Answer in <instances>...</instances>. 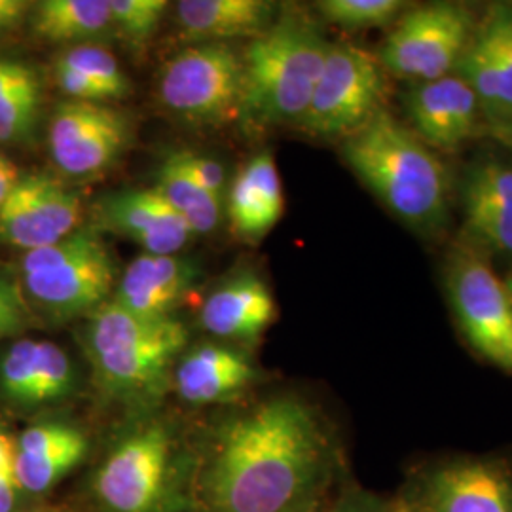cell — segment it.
Wrapping results in <instances>:
<instances>
[{
  "label": "cell",
  "mask_w": 512,
  "mask_h": 512,
  "mask_svg": "<svg viewBox=\"0 0 512 512\" xmlns=\"http://www.w3.org/2000/svg\"><path fill=\"white\" fill-rule=\"evenodd\" d=\"M332 465L315 412L283 395L220 427L194 494L203 512H291L323 495Z\"/></svg>",
  "instance_id": "obj_1"
},
{
  "label": "cell",
  "mask_w": 512,
  "mask_h": 512,
  "mask_svg": "<svg viewBox=\"0 0 512 512\" xmlns=\"http://www.w3.org/2000/svg\"><path fill=\"white\" fill-rule=\"evenodd\" d=\"M342 156L359 181L418 234H437L448 219L446 165L420 137L382 109L344 139Z\"/></svg>",
  "instance_id": "obj_2"
},
{
  "label": "cell",
  "mask_w": 512,
  "mask_h": 512,
  "mask_svg": "<svg viewBox=\"0 0 512 512\" xmlns=\"http://www.w3.org/2000/svg\"><path fill=\"white\" fill-rule=\"evenodd\" d=\"M330 42L306 14L293 10L241 55V112L249 126L300 124L310 107Z\"/></svg>",
  "instance_id": "obj_3"
},
{
  "label": "cell",
  "mask_w": 512,
  "mask_h": 512,
  "mask_svg": "<svg viewBox=\"0 0 512 512\" xmlns=\"http://www.w3.org/2000/svg\"><path fill=\"white\" fill-rule=\"evenodd\" d=\"M188 332L175 317H147L114 300L92 313L86 353L97 385L116 401L147 406L164 397Z\"/></svg>",
  "instance_id": "obj_4"
},
{
  "label": "cell",
  "mask_w": 512,
  "mask_h": 512,
  "mask_svg": "<svg viewBox=\"0 0 512 512\" xmlns=\"http://www.w3.org/2000/svg\"><path fill=\"white\" fill-rule=\"evenodd\" d=\"M188 461L162 421L116 440L93 476L101 512H179Z\"/></svg>",
  "instance_id": "obj_5"
},
{
  "label": "cell",
  "mask_w": 512,
  "mask_h": 512,
  "mask_svg": "<svg viewBox=\"0 0 512 512\" xmlns=\"http://www.w3.org/2000/svg\"><path fill=\"white\" fill-rule=\"evenodd\" d=\"M446 291L469 346L512 374V298L486 255L459 241L446 262Z\"/></svg>",
  "instance_id": "obj_6"
},
{
  "label": "cell",
  "mask_w": 512,
  "mask_h": 512,
  "mask_svg": "<svg viewBox=\"0 0 512 512\" xmlns=\"http://www.w3.org/2000/svg\"><path fill=\"white\" fill-rule=\"evenodd\" d=\"M378 50L385 73L414 82L456 73L476 29L473 10L459 2H431L406 10Z\"/></svg>",
  "instance_id": "obj_7"
},
{
  "label": "cell",
  "mask_w": 512,
  "mask_h": 512,
  "mask_svg": "<svg viewBox=\"0 0 512 512\" xmlns=\"http://www.w3.org/2000/svg\"><path fill=\"white\" fill-rule=\"evenodd\" d=\"M385 71L378 55L348 42L330 44L300 128L313 137H349L384 109Z\"/></svg>",
  "instance_id": "obj_8"
},
{
  "label": "cell",
  "mask_w": 512,
  "mask_h": 512,
  "mask_svg": "<svg viewBox=\"0 0 512 512\" xmlns=\"http://www.w3.org/2000/svg\"><path fill=\"white\" fill-rule=\"evenodd\" d=\"M160 99L188 124L232 122L241 112V55L228 44L186 48L165 65Z\"/></svg>",
  "instance_id": "obj_9"
},
{
  "label": "cell",
  "mask_w": 512,
  "mask_h": 512,
  "mask_svg": "<svg viewBox=\"0 0 512 512\" xmlns=\"http://www.w3.org/2000/svg\"><path fill=\"white\" fill-rule=\"evenodd\" d=\"M116 268L97 232L86 230L80 243L54 266L23 275L29 302L54 321H69L99 310L112 287Z\"/></svg>",
  "instance_id": "obj_10"
},
{
  "label": "cell",
  "mask_w": 512,
  "mask_h": 512,
  "mask_svg": "<svg viewBox=\"0 0 512 512\" xmlns=\"http://www.w3.org/2000/svg\"><path fill=\"white\" fill-rule=\"evenodd\" d=\"M403 499L416 512H512V469L501 459H450L425 469Z\"/></svg>",
  "instance_id": "obj_11"
},
{
  "label": "cell",
  "mask_w": 512,
  "mask_h": 512,
  "mask_svg": "<svg viewBox=\"0 0 512 512\" xmlns=\"http://www.w3.org/2000/svg\"><path fill=\"white\" fill-rule=\"evenodd\" d=\"M129 135L124 112L99 103L65 101L55 110L48 145L65 175L92 177L120 160L129 147Z\"/></svg>",
  "instance_id": "obj_12"
},
{
  "label": "cell",
  "mask_w": 512,
  "mask_h": 512,
  "mask_svg": "<svg viewBox=\"0 0 512 512\" xmlns=\"http://www.w3.org/2000/svg\"><path fill=\"white\" fill-rule=\"evenodd\" d=\"M80 198L46 173L21 175L0 207V243L35 251L78 230Z\"/></svg>",
  "instance_id": "obj_13"
},
{
  "label": "cell",
  "mask_w": 512,
  "mask_h": 512,
  "mask_svg": "<svg viewBox=\"0 0 512 512\" xmlns=\"http://www.w3.org/2000/svg\"><path fill=\"white\" fill-rule=\"evenodd\" d=\"M456 74L475 92L482 116L497 126L512 112V4H492L476 23Z\"/></svg>",
  "instance_id": "obj_14"
},
{
  "label": "cell",
  "mask_w": 512,
  "mask_h": 512,
  "mask_svg": "<svg viewBox=\"0 0 512 512\" xmlns=\"http://www.w3.org/2000/svg\"><path fill=\"white\" fill-rule=\"evenodd\" d=\"M403 105L408 128L427 147L444 152H454L467 143L482 118L475 92L458 74L414 82L404 95Z\"/></svg>",
  "instance_id": "obj_15"
},
{
  "label": "cell",
  "mask_w": 512,
  "mask_h": 512,
  "mask_svg": "<svg viewBox=\"0 0 512 512\" xmlns=\"http://www.w3.org/2000/svg\"><path fill=\"white\" fill-rule=\"evenodd\" d=\"M463 241L486 253L512 255V165H471L461 184Z\"/></svg>",
  "instance_id": "obj_16"
},
{
  "label": "cell",
  "mask_w": 512,
  "mask_h": 512,
  "mask_svg": "<svg viewBox=\"0 0 512 512\" xmlns=\"http://www.w3.org/2000/svg\"><path fill=\"white\" fill-rule=\"evenodd\" d=\"M99 224L150 255H177L194 232L154 190H126L97 203Z\"/></svg>",
  "instance_id": "obj_17"
},
{
  "label": "cell",
  "mask_w": 512,
  "mask_h": 512,
  "mask_svg": "<svg viewBox=\"0 0 512 512\" xmlns=\"http://www.w3.org/2000/svg\"><path fill=\"white\" fill-rule=\"evenodd\" d=\"M88 454L86 435L69 423L44 421L16 442V480L23 494L40 495L74 471Z\"/></svg>",
  "instance_id": "obj_18"
},
{
  "label": "cell",
  "mask_w": 512,
  "mask_h": 512,
  "mask_svg": "<svg viewBox=\"0 0 512 512\" xmlns=\"http://www.w3.org/2000/svg\"><path fill=\"white\" fill-rule=\"evenodd\" d=\"M198 279V268L177 255L137 256L122 275L114 302L147 317H173Z\"/></svg>",
  "instance_id": "obj_19"
},
{
  "label": "cell",
  "mask_w": 512,
  "mask_h": 512,
  "mask_svg": "<svg viewBox=\"0 0 512 512\" xmlns=\"http://www.w3.org/2000/svg\"><path fill=\"white\" fill-rule=\"evenodd\" d=\"M255 378V365L245 353L207 344L184 355L175 370V387L186 403H224L241 395Z\"/></svg>",
  "instance_id": "obj_20"
},
{
  "label": "cell",
  "mask_w": 512,
  "mask_h": 512,
  "mask_svg": "<svg viewBox=\"0 0 512 512\" xmlns=\"http://www.w3.org/2000/svg\"><path fill=\"white\" fill-rule=\"evenodd\" d=\"M274 296L256 275H238L209 296L202 310V327L232 340H255L272 325Z\"/></svg>",
  "instance_id": "obj_21"
},
{
  "label": "cell",
  "mask_w": 512,
  "mask_h": 512,
  "mask_svg": "<svg viewBox=\"0 0 512 512\" xmlns=\"http://www.w3.org/2000/svg\"><path fill=\"white\" fill-rule=\"evenodd\" d=\"M275 8L264 0H183L177 19L183 35L200 44L260 37L274 23Z\"/></svg>",
  "instance_id": "obj_22"
},
{
  "label": "cell",
  "mask_w": 512,
  "mask_h": 512,
  "mask_svg": "<svg viewBox=\"0 0 512 512\" xmlns=\"http://www.w3.org/2000/svg\"><path fill=\"white\" fill-rule=\"evenodd\" d=\"M283 186L274 156L262 152L239 171L230 188L228 217L239 236L264 238L283 215Z\"/></svg>",
  "instance_id": "obj_23"
},
{
  "label": "cell",
  "mask_w": 512,
  "mask_h": 512,
  "mask_svg": "<svg viewBox=\"0 0 512 512\" xmlns=\"http://www.w3.org/2000/svg\"><path fill=\"white\" fill-rule=\"evenodd\" d=\"M35 35L52 44L82 46L103 37L110 23L107 0H46L37 4L31 16Z\"/></svg>",
  "instance_id": "obj_24"
},
{
  "label": "cell",
  "mask_w": 512,
  "mask_h": 512,
  "mask_svg": "<svg viewBox=\"0 0 512 512\" xmlns=\"http://www.w3.org/2000/svg\"><path fill=\"white\" fill-rule=\"evenodd\" d=\"M194 234H209L220 220L222 198L205 190L184 167L179 152L171 154L158 171L154 188Z\"/></svg>",
  "instance_id": "obj_25"
},
{
  "label": "cell",
  "mask_w": 512,
  "mask_h": 512,
  "mask_svg": "<svg viewBox=\"0 0 512 512\" xmlns=\"http://www.w3.org/2000/svg\"><path fill=\"white\" fill-rule=\"evenodd\" d=\"M76 389V368L67 351L54 342L38 340L37 372L27 410L59 403Z\"/></svg>",
  "instance_id": "obj_26"
},
{
  "label": "cell",
  "mask_w": 512,
  "mask_h": 512,
  "mask_svg": "<svg viewBox=\"0 0 512 512\" xmlns=\"http://www.w3.org/2000/svg\"><path fill=\"white\" fill-rule=\"evenodd\" d=\"M38 340L23 338L0 353V401L27 410L37 372Z\"/></svg>",
  "instance_id": "obj_27"
},
{
  "label": "cell",
  "mask_w": 512,
  "mask_h": 512,
  "mask_svg": "<svg viewBox=\"0 0 512 512\" xmlns=\"http://www.w3.org/2000/svg\"><path fill=\"white\" fill-rule=\"evenodd\" d=\"M317 8L332 25L348 31L384 27L406 12L401 0H323Z\"/></svg>",
  "instance_id": "obj_28"
},
{
  "label": "cell",
  "mask_w": 512,
  "mask_h": 512,
  "mask_svg": "<svg viewBox=\"0 0 512 512\" xmlns=\"http://www.w3.org/2000/svg\"><path fill=\"white\" fill-rule=\"evenodd\" d=\"M59 65L71 67L74 71L88 76L112 99H122L129 93V78L122 71L116 57L109 50L92 44L73 46L57 59Z\"/></svg>",
  "instance_id": "obj_29"
},
{
  "label": "cell",
  "mask_w": 512,
  "mask_h": 512,
  "mask_svg": "<svg viewBox=\"0 0 512 512\" xmlns=\"http://www.w3.org/2000/svg\"><path fill=\"white\" fill-rule=\"evenodd\" d=\"M112 27L131 44H145L167 10L165 0H107Z\"/></svg>",
  "instance_id": "obj_30"
},
{
  "label": "cell",
  "mask_w": 512,
  "mask_h": 512,
  "mask_svg": "<svg viewBox=\"0 0 512 512\" xmlns=\"http://www.w3.org/2000/svg\"><path fill=\"white\" fill-rule=\"evenodd\" d=\"M42 95L40 88L0 99V143L27 141L37 128Z\"/></svg>",
  "instance_id": "obj_31"
},
{
  "label": "cell",
  "mask_w": 512,
  "mask_h": 512,
  "mask_svg": "<svg viewBox=\"0 0 512 512\" xmlns=\"http://www.w3.org/2000/svg\"><path fill=\"white\" fill-rule=\"evenodd\" d=\"M27 325V300L18 283L0 274V340L16 336Z\"/></svg>",
  "instance_id": "obj_32"
},
{
  "label": "cell",
  "mask_w": 512,
  "mask_h": 512,
  "mask_svg": "<svg viewBox=\"0 0 512 512\" xmlns=\"http://www.w3.org/2000/svg\"><path fill=\"white\" fill-rule=\"evenodd\" d=\"M55 78L61 92L69 97V101H82V103H99L105 105L110 101L109 95L103 88H99L88 76H84L71 67L55 63Z\"/></svg>",
  "instance_id": "obj_33"
},
{
  "label": "cell",
  "mask_w": 512,
  "mask_h": 512,
  "mask_svg": "<svg viewBox=\"0 0 512 512\" xmlns=\"http://www.w3.org/2000/svg\"><path fill=\"white\" fill-rule=\"evenodd\" d=\"M179 158L183 162L186 171L202 184L205 190H209L211 194L222 198V190H224V179H226V173H224V167L213 160V158H207L202 154H194V152H179Z\"/></svg>",
  "instance_id": "obj_34"
},
{
  "label": "cell",
  "mask_w": 512,
  "mask_h": 512,
  "mask_svg": "<svg viewBox=\"0 0 512 512\" xmlns=\"http://www.w3.org/2000/svg\"><path fill=\"white\" fill-rule=\"evenodd\" d=\"M35 88H40V80L31 67L14 59H0V99Z\"/></svg>",
  "instance_id": "obj_35"
},
{
  "label": "cell",
  "mask_w": 512,
  "mask_h": 512,
  "mask_svg": "<svg viewBox=\"0 0 512 512\" xmlns=\"http://www.w3.org/2000/svg\"><path fill=\"white\" fill-rule=\"evenodd\" d=\"M330 512H399L397 501H387L380 495L353 488L340 497Z\"/></svg>",
  "instance_id": "obj_36"
},
{
  "label": "cell",
  "mask_w": 512,
  "mask_h": 512,
  "mask_svg": "<svg viewBox=\"0 0 512 512\" xmlns=\"http://www.w3.org/2000/svg\"><path fill=\"white\" fill-rule=\"evenodd\" d=\"M27 10H29V2L0 0V37L14 33L25 18Z\"/></svg>",
  "instance_id": "obj_37"
},
{
  "label": "cell",
  "mask_w": 512,
  "mask_h": 512,
  "mask_svg": "<svg viewBox=\"0 0 512 512\" xmlns=\"http://www.w3.org/2000/svg\"><path fill=\"white\" fill-rule=\"evenodd\" d=\"M21 494L16 475H0V512H19Z\"/></svg>",
  "instance_id": "obj_38"
},
{
  "label": "cell",
  "mask_w": 512,
  "mask_h": 512,
  "mask_svg": "<svg viewBox=\"0 0 512 512\" xmlns=\"http://www.w3.org/2000/svg\"><path fill=\"white\" fill-rule=\"evenodd\" d=\"M19 179H21V175H19L16 164L10 158H6L4 154H0V207L10 198V194L18 186Z\"/></svg>",
  "instance_id": "obj_39"
},
{
  "label": "cell",
  "mask_w": 512,
  "mask_h": 512,
  "mask_svg": "<svg viewBox=\"0 0 512 512\" xmlns=\"http://www.w3.org/2000/svg\"><path fill=\"white\" fill-rule=\"evenodd\" d=\"M0 475H16V442L0 429Z\"/></svg>",
  "instance_id": "obj_40"
},
{
  "label": "cell",
  "mask_w": 512,
  "mask_h": 512,
  "mask_svg": "<svg viewBox=\"0 0 512 512\" xmlns=\"http://www.w3.org/2000/svg\"><path fill=\"white\" fill-rule=\"evenodd\" d=\"M492 131H494L495 137H497L505 147H509L512 150V112L507 118H503L497 126H494Z\"/></svg>",
  "instance_id": "obj_41"
},
{
  "label": "cell",
  "mask_w": 512,
  "mask_h": 512,
  "mask_svg": "<svg viewBox=\"0 0 512 512\" xmlns=\"http://www.w3.org/2000/svg\"><path fill=\"white\" fill-rule=\"evenodd\" d=\"M291 512H325L323 511V495H321V497L311 499L308 503L300 505L298 509H294V511Z\"/></svg>",
  "instance_id": "obj_42"
},
{
  "label": "cell",
  "mask_w": 512,
  "mask_h": 512,
  "mask_svg": "<svg viewBox=\"0 0 512 512\" xmlns=\"http://www.w3.org/2000/svg\"><path fill=\"white\" fill-rule=\"evenodd\" d=\"M395 501H397V509H399V512H416L404 501L403 497H399V499H395Z\"/></svg>",
  "instance_id": "obj_43"
},
{
  "label": "cell",
  "mask_w": 512,
  "mask_h": 512,
  "mask_svg": "<svg viewBox=\"0 0 512 512\" xmlns=\"http://www.w3.org/2000/svg\"><path fill=\"white\" fill-rule=\"evenodd\" d=\"M505 287H507V291H509V294H511L512 298V275H509V277L505 279Z\"/></svg>",
  "instance_id": "obj_44"
},
{
  "label": "cell",
  "mask_w": 512,
  "mask_h": 512,
  "mask_svg": "<svg viewBox=\"0 0 512 512\" xmlns=\"http://www.w3.org/2000/svg\"><path fill=\"white\" fill-rule=\"evenodd\" d=\"M19 512H21V511H19Z\"/></svg>",
  "instance_id": "obj_45"
}]
</instances>
